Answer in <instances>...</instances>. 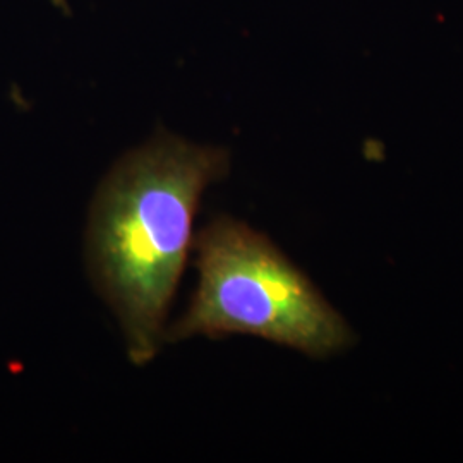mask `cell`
Returning a JSON list of instances; mask_svg holds the SVG:
<instances>
[{
  "instance_id": "cell-1",
  "label": "cell",
  "mask_w": 463,
  "mask_h": 463,
  "mask_svg": "<svg viewBox=\"0 0 463 463\" xmlns=\"http://www.w3.org/2000/svg\"><path fill=\"white\" fill-rule=\"evenodd\" d=\"M229 166L227 149L160 131L120 156L95 193L86 263L133 364H148L165 344L199 203Z\"/></svg>"
},
{
  "instance_id": "cell-2",
  "label": "cell",
  "mask_w": 463,
  "mask_h": 463,
  "mask_svg": "<svg viewBox=\"0 0 463 463\" xmlns=\"http://www.w3.org/2000/svg\"><path fill=\"white\" fill-rule=\"evenodd\" d=\"M198 285L165 344L249 335L325 359L352 345V330L309 277L261 232L232 216L194 239Z\"/></svg>"
}]
</instances>
